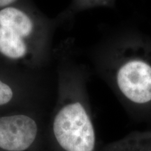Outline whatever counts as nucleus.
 Instances as JSON below:
<instances>
[{
  "instance_id": "nucleus-2",
  "label": "nucleus",
  "mask_w": 151,
  "mask_h": 151,
  "mask_svg": "<svg viewBox=\"0 0 151 151\" xmlns=\"http://www.w3.org/2000/svg\"><path fill=\"white\" fill-rule=\"evenodd\" d=\"M60 88L65 102L57 111L52 122L55 140L63 151H97V137L89 111L78 97L82 76L70 68L59 71Z\"/></svg>"
},
{
  "instance_id": "nucleus-6",
  "label": "nucleus",
  "mask_w": 151,
  "mask_h": 151,
  "mask_svg": "<svg viewBox=\"0 0 151 151\" xmlns=\"http://www.w3.org/2000/svg\"><path fill=\"white\" fill-rule=\"evenodd\" d=\"M115 0H73L70 9L73 12L90 9L94 7L112 6Z\"/></svg>"
},
{
  "instance_id": "nucleus-1",
  "label": "nucleus",
  "mask_w": 151,
  "mask_h": 151,
  "mask_svg": "<svg viewBox=\"0 0 151 151\" xmlns=\"http://www.w3.org/2000/svg\"><path fill=\"white\" fill-rule=\"evenodd\" d=\"M50 24L24 0L0 10V60L35 67L46 60Z\"/></svg>"
},
{
  "instance_id": "nucleus-3",
  "label": "nucleus",
  "mask_w": 151,
  "mask_h": 151,
  "mask_svg": "<svg viewBox=\"0 0 151 151\" xmlns=\"http://www.w3.org/2000/svg\"><path fill=\"white\" fill-rule=\"evenodd\" d=\"M118 93L130 105L151 106V62L131 56L120 62L116 73Z\"/></svg>"
},
{
  "instance_id": "nucleus-9",
  "label": "nucleus",
  "mask_w": 151,
  "mask_h": 151,
  "mask_svg": "<svg viewBox=\"0 0 151 151\" xmlns=\"http://www.w3.org/2000/svg\"><path fill=\"white\" fill-rule=\"evenodd\" d=\"M150 134H151V131H150Z\"/></svg>"
},
{
  "instance_id": "nucleus-7",
  "label": "nucleus",
  "mask_w": 151,
  "mask_h": 151,
  "mask_svg": "<svg viewBox=\"0 0 151 151\" xmlns=\"http://www.w3.org/2000/svg\"><path fill=\"white\" fill-rule=\"evenodd\" d=\"M0 75V106L8 104L14 97V90L11 83Z\"/></svg>"
},
{
  "instance_id": "nucleus-5",
  "label": "nucleus",
  "mask_w": 151,
  "mask_h": 151,
  "mask_svg": "<svg viewBox=\"0 0 151 151\" xmlns=\"http://www.w3.org/2000/svg\"><path fill=\"white\" fill-rule=\"evenodd\" d=\"M99 151H151L150 131L132 132L108 143Z\"/></svg>"
},
{
  "instance_id": "nucleus-8",
  "label": "nucleus",
  "mask_w": 151,
  "mask_h": 151,
  "mask_svg": "<svg viewBox=\"0 0 151 151\" xmlns=\"http://www.w3.org/2000/svg\"><path fill=\"white\" fill-rule=\"evenodd\" d=\"M20 0H0V10L10 6L18 2Z\"/></svg>"
},
{
  "instance_id": "nucleus-4",
  "label": "nucleus",
  "mask_w": 151,
  "mask_h": 151,
  "mask_svg": "<svg viewBox=\"0 0 151 151\" xmlns=\"http://www.w3.org/2000/svg\"><path fill=\"white\" fill-rule=\"evenodd\" d=\"M37 132V122L27 115L0 117V148L8 151L26 150L35 141Z\"/></svg>"
}]
</instances>
